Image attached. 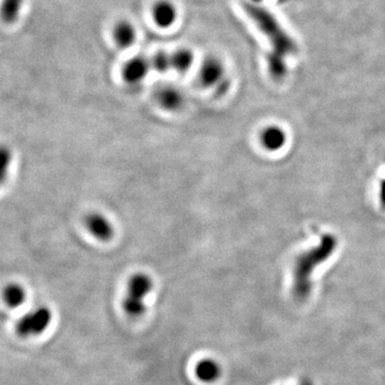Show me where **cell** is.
<instances>
[{
  "instance_id": "obj_11",
  "label": "cell",
  "mask_w": 385,
  "mask_h": 385,
  "mask_svg": "<svg viewBox=\"0 0 385 385\" xmlns=\"http://www.w3.org/2000/svg\"><path fill=\"white\" fill-rule=\"evenodd\" d=\"M222 367L220 363L213 359H203L195 366V374L199 381L203 383H214L222 376Z\"/></svg>"
},
{
  "instance_id": "obj_20",
  "label": "cell",
  "mask_w": 385,
  "mask_h": 385,
  "mask_svg": "<svg viewBox=\"0 0 385 385\" xmlns=\"http://www.w3.org/2000/svg\"><path fill=\"white\" fill-rule=\"evenodd\" d=\"M252 1H256V3H258V1H262V0H252Z\"/></svg>"
},
{
  "instance_id": "obj_8",
  "label": "cell",
  "mask_w": 385,
  "mask_h": 385,
  "mask_svg": "<svg viewBox=\"0 0 385 385\" xmlns=\"http://www.w3.org/2000/svg\"><path fill=\"white\" fill-rule=\"evenodd\" d=\"M152 20L159 28H172L178 20V9L170 0H159L151 9Z\"/></svg>"
},
{
  "instance_id": "obj_10",
  "label": "cell",
  "mask_w": 385,
  "mask_h": 385,
  "mask_svg": "<svg viewBox=\"0 0 385 385\" xmlns=\"http://www.w3.org/2000/svg\"><path fill=\"white\" fill-rule=\"evenodd\" d=\"M113 38L118 48L125 50L135 43L138 39V30L131 22L120 21L113 27Z\"/></svg>"
},
{
  "instance_id": "obj_12",
  "label": "cell",
  "mask_w": 385,
  "mask_h": 385,
  "mask_svg": "<svg viewBox=\"0 0 385 385\" xmlns=\"http://www.w3.org/2000/svg\"><path fill=\"white\" fill-rule=\"evenodd\" d=\"M287 136L285 131L279 126H268L260 135L262 146L268 151H277L285 146Z\"/></svg>"
},
{
  "instance_id": "obj_5",
  "label": "cell",
  "mask_w": 385,
  "mask_h": 385,
  "mask_svg": "<svg viewBox=\"0 0 385 385\" xmlns=\"http://www.w3.org/2000/svg\"><path fill=\"white\" fill-rule=\"evenodd\" d=\"M199 82L203 87L216 88V91L225 94L229 88V83L222 60L218 57H207L201 63Z\"/></svg>"
},
{
  "instance_id": "obj_2",
  "label": "cell",
  "mask_w": 385,
  "mask_h": 385,
  "mask_svg": "<svg viewBox=\"0 0 385 385\" xmlns=\"http://www.w3.org/2000/svg\"><path fill=\"white\" fill-rule=\"evenodd\" d=\"M337 247V239L334 235H325L320 240L319 245L313 246L298 256L294 266L292 294L296 301L304 302L311 296V277L316 268L327 262Z\"/></svg>"
},
{
  "instance_id": "obj_9",
  "label": "cell",
  "mask_w": 385,
  "mask_h": 385,
  "mask_svg": "<svg viewBox=\"0 0 385 385\" xmlns=\"http://www.w3.org/2000/svg\"><path fill=\"white\" fill-rule=\"evenodd\" d=\"M155 99L162 108L168 111H179L184 104V96L174 86H163L155 92Z\"/></svg>"
},
{
  "instance_id": "obj_6",
  "label": "cell",
  "mask_w": 385,
  "mask_h": 385,
  "mask_svg": "<svg viewBox=\"0 0 385 385\" xmlns=\"http://www.w3.org/2000/svg\"><path fill=\"white\" fill-rule=\"evenodd\" d=\"M85 226L88 233L101 242H108L115 235V227L107 216L100 212H91L86 216Z\"/></svg>"
},
{
  "instance_id": "obj_18",
  "label": "cell",
  "mask_w": 385,
  "mask_h": 385,
  "mask_svg": "<svg viewBox=\"0 0 385 385\" xmlns=\"http://www.w3.org/2000/svg\"><path fill=\"white\" fill-rule=\"evenodd\" d=\"M380 201L383 209H385V180H383L382 183H381Z\"/></svg>"
},
{
  "instance_id": "obj_1",
  "label": "cell",
  "mask_w": 385,
  "mask_h": 385,
  "mask_svg": "<svg viewBox=\"0 0 385 385\" xmlns=\"http://www.w3.org/2000/svg\"><path fill=\"white\" fill-rule=\"evenodd\" d=\"M246 12L252 22L270 41L272 50L268 56L269 72L273 79L279 81L286 75V57L296 52V43L281 28L277 18L260 6L246 5Z\"/></svg>"
},
{
  "instance_id": "obj_13",
  "label": "cell",
  "mask_w": 385,
  "mask_h": 385,
  "mask_svg": "<svg viewBox=\"0 0 385 385\" xmlns=\"http://www.w3.org/2000/svg\"><path fill=\"white\" fill-rule=\"evenodd\" d=\"M172 57V69L180 74L189 72L194 65V52L189 48H181L170 52Z\"/></svg>"
},
{
  "instance_id": "obj_15",
  "label": "cell",
  "mask_w": 385,
  "mask_h": 385,
  "mask_svg": "<svg viewBox=\"0 0 385 385\" xmlns=\"http://www.w3.org/2000/svg\"><path fill=\"white\" fill-rule=\"evenodd\" d=\"M4 298H5L8 306L16 308L26 301V292L22 286L18 285V284H11L4 290Z\"/></svg>"
},
{
  "instance_id": "obj_14",
  "label": "cell",
  "mask_w": 385,
  "mask_h": 385,
  "mask_svg": "<svg viewBox=\"0 0 385 385\" xmlns=\"http://www.w3.org/2000/svg\"><path fill=\"white\" fill-rule=\"evenodd\" d=\"M25 0H1L0 18L6 24H14L20 18Z\"/></svg>"
},
{
  "instance_id": "obj_16",
  "label": "cell",
  "mask_w": 385,
  "mask_h": 385,
  "mask_svg": "<svg viewBox=\"0 0 385 385\" xmlns=\"http://www.w3.org/2000/svg\"><path fill=\"white\" fill-rule=\"evenodd\" d=\"M151 69L155 70V72L167 73L168 71L172 70V57H170V52H157V54L153 55L152 58L150 59Z\"/></svg>"
},
{
  "instance_id": "obj_4",
  "label": "cell",
  "mask_w": 385,
  "mask_h": 385,
  "mask_svg": "<svg viewBox=\"0 0 385 385\" xmlns=\"http://www.w3.org/2000/svg\"><path fill=\"white\" fill-rule=\"evenodd\" d=\"M52 313L48 307L40 306L26 313L18 321V333L23 337H35L45 333L52 323Z\"/></svg>"
},
{
  "instance_id": "obj_17",
  "label": "cell",
  "mask_w": 385,
  "mask_h": 385,
  "mask_svg": "<svg viewBox=\"0 0 385 385\" xmlns=\"http://www.w3.org/2000/svg\"><path fill=\"white\" fill-rule=\"evenodd\" d=\"M12 163V152L8 147L0 146V186H3L9 176Z\"/></svg>"
},
{
  "instance_id": "obj_19",
  "label": "cell",
  "mask_w": 385,
  "mask_h": 385,
  "mask_svg": "<svg viewBox=\"0 0 385 385\" xmlns=\"http://www.w3.org/2000/svg\"><path fill=\"white\" fill-rule=\"evenodd\" d=\"M300 385H313V383H311L309 380H304L302 381V383H301Z\"/></svg>"
},
{
  "instance_id": "obj_3",
  "label": "cell",
  "mask_w": 385,
  "mask_h": 385,
  "mask_svg": "<svg viewBox=\"0 0 385 385\" xmlns=\"http://www.w3.org/2000/svg\"><path fill=\"white\" fill-rule=\"evenodd\" d=\"M153 289V281L145 273H136L130 279L122 307L126 315L140 318L146 313V300Z\"/></svg>"
},
{
  "instance_id": "obj_7",
  "label": "cell",
  "mask_w": 385,
  "mask_h": 385,
  "mask_svg": "<svg viewBox=\"0 0 385 385\" xmlns=\"http://www.w3.org/2000/svg\"><path fill=\"white\" fill-rule=\"evenodd\" d=\"M151 70L150 59L136 56L126 61L122 69V77L126 83L136 85L147 79Z\"/></svg>"
}]
</instances>
